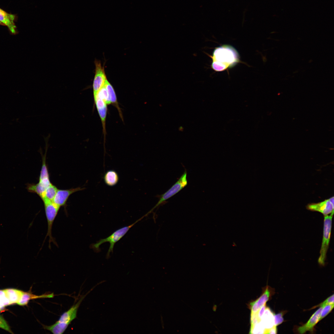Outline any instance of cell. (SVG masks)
Returning <instances> with one entry per match:
<instances>
[{
  "mask_svg": "<svg viewBox=\"0 0 334 334\" xmlns=\"http://www.w3.org/2000/svg\"><path fill=\"white\" fill-rule=\"evenodd\" d=\"M211 66L215 71H224L235 66L239 61V54L233 47L224 45L216 48L211 56Z\"/></svg>",
  "mask_w": 334,
  "mask_h": 334,
  "instance_id": "obj_1",
  "label": "cell"
},
{
  "mask_svg": "<svg viewBox=\"0 0 334 334\" xmlns=\"http://www.w3.org/2000/svg\"><path fill=\"white\" fill-rule=\"evenodd\" d=\"M83 298H81L68 310L64 312L60 316L58 320L51 325V330L54 333L62 334L71 322L76 318L78 309Z\"/></svg>",
  "mask_w": 334,
  "mask_h": 334,
  "instance_id": "obj_2",
  "label": "cell"
},
{
  "mask_svg": "<svg viewBox=\"0 0 334 334\" xmlns=\"http://www.w3.org/2000/svg\"><path fill=\"white\" fill-rule=\"evenodd\" d=\"M145 215L137 220L132 224L128 226L123 227L118 229L106 238L101 239L96 243L92 245V247L96 251H99L100 246L103 243L109 242L110 243L109 248L106 254V257H109L110 253L113 252L115 243L120 240L128 232L130 229L137 223L141 220Z\"/></svg>",
  "mask_w": 334,
  "mask_h": 334,
  "instance_id": "obj_3",
  "label": "cell"
},
{
  "mask_svg": "<svg viewBox=\"0 0 334 334\" xmlns=\"http://www.w3.org/2000/svg\"><path fill=\"white\" fill-rule=\"evenodd\" d=\"M334 213L330 215L324 216L323 238L320 251V256L318 262L322 265H324L326 255L329 247L332 226V219Z\"/></svg>",
  "mask_w": 334,
  "mask_h": 334,
  "instance_id": "obj_4",
  "label": "cell"
},
{
  "mask_svg": "<svg viewBox=\"0 0 334 334\" xmlns=\"http://www.w3.org/2000/svg\"><path fill=\"white\" fill-rule=\"evenodd\" d=\"M42 200L44 205L48 224L47 232L45 238L47 237H49V247L50 248L51 242H53L56 244V242L52 236V227L54 220L60 207L54 203L53 201L46 199H44Z\"/></svg>",
  "mask_w": 334,
  "mask_h": 334,
  "instance_id": "obj_5",
  "label": "cell"
},
{
  "mask_svg": "<svg viewBox=\"0 0 334 334\" xmlns=\"http://www.w3.org/2000/svg\"><path fill=\"white\" fill-rule=\"evenodd\" d=\"M187 172L185 170L176 182L168 190L161 195L159 200L156 204L147 213V214H148L151 213L155 208L177 194L185 187L187 184Z\"/></svg>",
  "mask_w": 334,
  "mask_h": 334,
  "instance_id": "obj_6",
  "label": "cell"
},
{
  "mask_svg": "<svg viewBox=\"0 0 334 334\" xmlns=\"http://www.w3.org/2000/svg\"><path fill=\"white\" fill-rule=\"evenodd\" d=\"M94 63L95 66V75L92 84L94 97L96 96L107 79L104 67L102 66L101 62L95 60Z\"/></svg>",
  "mask_w": 334,
  "mask_h": 334,
  "instance_id": "obj_7",
  "label": "cell"
},
{
  "mask_svg": "<svg viewBox=\"0 0 334 334\" xmlns=\"http://www.w3.org/2000/svg\"><path fill=\"white\" fill-rule=\"evenodd\" d=\"M306 208L311 211L319 212L324 216L330 214L334 213V197L319 203L309 204Z\"/></svg>",
  "mask_w": 334,
  "mask_h": 334,
  "instance_id": "obj_8",
  "label": "cell"
},
{
  "mask_svg": "<svg viewBox=\"0 0 334 334\" xmlns=\"http://www.w3.org/2000/svg\"><path fill=\"white\" fill-rule=\"evenodd\" d=\"M84 189L79 187L66 190L58 189L53 201L60 207L64 206L66 204L69 197L71 194Z\"/></svg>",
  "mask_w": 334,
  "mask_h": 334,
  "instance_id": "obj_9",
  "label": "cell"
},
{
  "mask_svg": "<svg viewBox=\"0 0 334 334\" xmlns=\"http://www.w3.org/2000/svg\"><path fill=\"white\" fill-rule=\"evenodd\" d=\"M51 184L49 178H45L39 180V182L36 184H27L26 188L28 192L36 193L41 198L47 188Z\"/></svg>",
  "mask_w": 334,
  "mask_h": 334,
  "instance_id": "obj_10",
  "label": "cell"
},
{
  "mask_svg": "<svg viewBox=\"0 0 334 334\" xmlns=\"http://www.w3.org/2000/svg\"><path fill=\"white\" fill-rule=\"evenodd\" d=\"M16 18L14 15L9 13L0 8V21L8 28L12 34L17 33L16 27L15 23Z\"/></svg>",
  "mask_w": 334,
  "mask_h": 334,
  "instance_id": "obj_11",
  "label": "cell"
},
{
  "mask_svg": "<svg viewBox=\"0 0 334 334\" xmlns=\"http://www.w3.org/2000/svg\"><path fill=\"white\" fill-rule=\"evenodd\" d=\"M323 307H320L310 318L307 322L302 326L299 327L298 330L300 334H303L308 331H312L314 327L319 321V319Z\"/></svg>",
  "mask_w": 334,
  "mask_h": 334,
  "instance_id": "obj_12",
  "label": "cell"
},
{
  "mask_svg": "<svg viewBox=\"0 0 334 334\" xmlns=\"http://www.w3.org/2000/svg\"><path fill=\"white\" fill-rule=\"evenodd\" d=\"M94 99L101 120L105 139L106 134L105 123L107 112V105L104 101L97 97L94 98Z\"/></svg>",
  "mask_w": 334,
  "mask_h": 334,
  "instance_id": "obj_13",
  "label": "cell"
},
{
  "mask_svg": "<svg viewBox=\"0 0 334 334\" xmlns=\"http://www.w3.org/2000/svg\"><path fill=\"white\" fill-rule=\"evenodd\" d=\"M270 295V289L267 287L263 294L259 298L250 303L251 313H257L261 307L268 300Z\"/></svg>",
  "mask_w": 334,
  "mask_h": 334,
  "instance_id": "obj_14",
  "label": "cell"
},
{
  "mask_svg": "<svg viewBox=\"0 0 334 334\" xmlns=\"http://www.w3.org/2000/svg\"><path fill=\"white\" fill-rule=\"evenodd\" d=\"M54 297L53 293H46L40 295H37L32 294L31 292H24L19 301L17 303L18 305L24 306L27 305L31 300L41 298H52Z\"/></svg>",
  "mask_w": 334,
  "mask_h": 334,
  "instance_id": "obj_15",
  "label": "cell"
},
{
  "mask_svg": "<svg viewBox=\"0 0 334 334\" xmlns=\"http://www.w3.org/2000/svg\"><path fill=\"white\" fill-rule=\"evenodd\" d=\"M103 179L104 182L107 185L113 186L118 182L119 176L116 171L113 170H109L105 173Z\"/></svg>",
  "mask_w": 334,
  "mask_h": 334,
  "instance_id": "obj_16",
  "label": "cell"
},
{
  "mask_svg": "<svg viewBox=\"0 0 334 334\" xmlns=\"http://www.w3.org/2000/svg\"><path fill=\"white\" fill-rule=\"evenodd\" d=\"M6 296L11 304L17 303L24 291L19 289L9 288L4 289Z\"/></svg>",
  "mask_w": 334,
  "mask_h": 334,
  "instance_id": "obj_17",
  "label": "cell"
},
{
  "mask_svg": "<svg viewBox=\"0 0 334 334\" xmlns=\"http://www.w3.org/2000/svg\"><path fill=\"white\" fill-rule=\"evenodd\" d=\"M104 85L108 91L110 104H113L116 107L119 111L120 114L121 115V111L119 107L116 94L113 86L107 79L105 81Z\"/></svg>",
  "mask_w": 334,
  "mask_h": 334,
  "instance_id": "obj_18",
  "label": "cell"
},
{
  "mask_svg": "<svg viewBox=\"0 0 334 334\" xmlns=\"http://www.w3.org/2000/svg\"><path fill=\"white\" fill-rule=\"evenodd\" d=\"M58 190L56 187L52 184L47 188L41 198L42 200L46 199L53 201Z\"/></svg>",
  "mask_w": 334,
  "mask_h": 334,
  "instance_id": "obj_19",
  "label": "cell"
},
{
  "mask_svg": "<svg viewBox=\"0 0 334 334\" xmlns=\"http://www.w3.org/2000/svg\"><path fill=\"white\" fill-rule=\"evenodd\" d=\"M96 97H97L103 100L107 105L110 104L108 91L104 84L99 91L96 96L94 97V98Z\"/></svg>",
  "mask_w": 334,
  "mask_h": 334,
  "instance_id": "obj_20",
  "label": "cell"
},
{
  "mask_svg": "<svg viewBox=\"0 0 334 334\" xmlns=\"http://www.w3.org/2000/svg\"><path fill=\"white\" fill-rule=\"evenodd\" d=\"M45 154L42 157V165L39 178V180H41L45 178H49L48 169L46 163Z\"/></svg>",
  "mask_w": 334,
  "mask_h": 334,
  "instance_id": "obj_21",
  "label": "cell"
},
{
  "mask_svg": "<svg viewBox=\"0 0 334 334\" xmlns=\"http://www.w3.org/2000/svg\"><path fill=\"white\" fill-rule=\"evenodd\" d=\"M11 305L7 298L4 290H0V309L2 310L7 306Z\"/></svg>",
  "mask_w": 334,
  "mask_h": 334,
  "instance_id": "obj_22",
  "label": "cell"
},
{
  "mask_svg": "<svg viewBox=\"0 0 334 334\" xmlns=\"http://www.w3.org/2000/svg\"><path fill=\"white\" fill-rule=\"evenodd\" d=\"M263 327L259 322L254 325H251L250 333L252 334H260L264 333L265 328H263Z\"/></svg>",
  "mask_w": 334,
  "mask_h": 334,
  "instance_id": "obj_23",
  "label": "cell"
},
{
  "mask_svg": "<svg viewBox=\"0 0 334 334\" xmlns=\"http://www.w3.org/2000/svg\"><path fill=\"white\" fill-rule=\"evenodd\" d=\"M334 303L328 304L325 305L322 310L319 321L327 316L332 310L334 307Z\"/></svg>",
  "mask_w": 334,
  "mask_h": 334,
  "instance_id": "obj_24",
  "label": "cell"
},
{
  "mask_svg": "<svg viewBox=\"0 0 334 334\" xmlns=\"http://www.w3.org/2000/svg\"><path fill=\"white\" fill-rule=\"evenodd\" d=\"M0 328L11 333H13L7 322L3 317L1 315H0Z\"/></svg>",
  "mask_w": 334,
  "mask_h": 334,
  "instance_id": "obj_25",
  "label": "cell"
},
{
  "mask_svg": "<svg viewBox=\"0 0 334 334\" xmlns=\"http://www.w3.org/2000/svg\"><path fill=\"white\" fill-rule=\"evenodd\" d=\"M274 325L277 326L281 323L284 321L283 314L280 313L274 315Z\"/></svg>",
  "mask_w": 334,
  "mask_h": 334,
  "instance_id": "obj_26",
  "label": "cell"
},
{
  "mask_svg": "<svg viewBox=\"0 0 334 334\" xmlns=\"http://www.w3.org/2000/svg\"><path fill=\"white\" fill-rule=\"evenodd\" d=\"M250 320L251 325H254L260 322L261 319L258 316L257 312L256 313H251Z\"/></svg>",
  "mask_w": 334,
  "mask_h": 334,
  "instance_id": "obj_27",
  "label": "cell"
},
{
  "mask_svg": "<svg viewBox=\"0 0 334 334\" xmlns=\"http://www.w3.org/2000/svg\"><path fill=\"white\" fill-rule=\"evenodd\" d=\"M333 303H334V294L328 298L324 302L316 306L323 307L327 304Z\"/></svg>",
  "mask_w": 334,
  "mask_h": 334,
  "instance_id": "obj_28",
  "label": "cell"
},
{
  "mask_svg": "<svg viewBox=\"0 0 334 334\" xmlns=\"http://www.w3.org/2000/svg\"><path fill=\"white\" fill-rule=\"evenodd\" d=\"M276 326L274 325L270 328L265 329L264 334H276L277 333Z\"/></svg>",
  "mask_w": 334,
  "mask_h": 334,
  "instance_id": "obj_29",
  "label": "cell"
},
{
  "mask_svg": "<svg viewBox=\"0 0 334 334\" xmlns=\"http://www.w3.org/2000/svg\"><path fill=\"white\" fill-rule=\"evenodd\" d=\"M267 308L266 304L263 306L257 312V314L259 318L261 320V318L263 316L264 310Z\"/></svg>",
  "mask_w": 334,
  "mask_h": 334,
  "instance_id": "obj_30",
  "label": "cell"
},
{
  "mask_svg": "<svg viewBox=\"0 0 334 334\" xmlns=\"http://www.w3.org/2000/svg\"><path fill=\"white\" fill-rule=\"evenodd\" d=\"M0 25L4 26V24L0 21Z\"/></svg>",
  "mask_w": 334,
  "mask_h": 334,
  "instance_id": "obj_31",
  "label": "cell"
},
{
  "mask_svg": "<svg viewBox=\"0 0 334 334\" xmlns=\"http://www.w3.org/2000/svg\"><path fill=\"white\" fill-rule=\"evenodd\" d=\"M1 310H1V309H0V312H1Z\"/></svg>",
  "mask_w": 334,
  "mask_h": 334,
  "instance_id": "obj_32",
  "label": "cell"
}]
</instances>
